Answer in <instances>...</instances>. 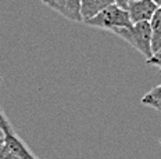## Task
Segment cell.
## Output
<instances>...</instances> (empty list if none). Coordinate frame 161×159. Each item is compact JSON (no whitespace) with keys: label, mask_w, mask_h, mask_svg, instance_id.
Listing matches in <instances>:
<instances>
[{"label":"cell","mask_w":161,"mask_h":159,"mask_svg":"<svg viewBox=\"0 0 161 159\" xmlns=\"http://www.w3.org/2000/svg\"><path fill=\"white\" fill-rule=\"evenodd\" d=\"M118 38L126 43H129L132 47H135L143 57L150 59L154 55L153 53V31L150 22H137L130 28H121L114 31Z\"/></svg>","instance_id":"obj_1"},{"label":"cell","mask_w":161,"mask_h":159,"mask_svg":"<svg viewBox=\"0 0 161 159\" xmlns=\"http://www.w3.org/2000/svg\"><path fill=\"white\" fill-rule=\"evenodd\" d=\"M85 24L93 26V28L107 29L110 32H114L121 28H130L133 25V22L130 21L128 8H124L121 6L115 4V3H113L93 18L85 21Z\"/></svg>","instance_id":"obj_2"},{"label":"cell","mask_w":161,"mask_h":159,"mask_svg":"<svg viewBox=\"0 0 161 159\" xmlns=\"http://www.w3.org/2000/svg\"><path fill=\"white\" fill-rule=\"evenodd\" d=\"M0 122H2V130L4 131V147L10 152L17 155L19 159H38L29 151V148L25 145V142L14 133L11 123L6 118V115L3 114V111H0Z\"/></svg>","instance_id":"obj_3"},{"label":"cell","mask_w":161,"mask_h":159,"mask_svg":"<svg viewBox=\"0 0 161 159\" xmlns=\"http://www.w3.org/2000/svg\"><path fill=\"white\" fill-rule=\"evenodd\" d=\"M126 8H128L130 21L133 24L150 22L158 8V4L154 0H133V2H129Z\"/></svg>","instance_id":"obj_4"},{"label":"cell","mask_w":161,"mask_h":159,"mask_svg":"<svg viewBox=\"0 0 161 159\" xmlns=\"http://www.w3.org/2000/svg\"><path fill=\"white\" fill-rule=\"evenodd\" d=\"M46 6H49L52 10H54L56 13L69 21H82L80 0H49Z\"/></svg>","instance_id":"obj_5"},{"label":"cell","mask_w":161,"mask_h":159,"mask_svg":"<svg viewBox=\"0 0 161 159\" xmlns=\"http://www.w3.org/2000/svg\"><path fill=\"white\" fill-rule=\"evenodd\" d=\"M114 0H80V14L82 21H88L103 11L106 7L113 4Z\"/></svg>","instance_id":"obj_6"},{"label":"cell","mask_w":161,"mask_h":159,"mask_svg":"<svg viewBox=\"0 0 161 159\" xmlns=\"http://www.w3.org/2000/svg\"><path fill=\"white\" fill-rule=\"evenodd\" d=\"M150 25L153 31V53H157L161 49V7L157 8Z\"/></svg>","instance_id":"obj_7"},{"label":"cell","mask_w":161,"mask_h":159,"mask_svg":"<svg viewBox=\"0 0 161 159\" xmlns=\"http://www.w3.org/2000/svg\"><path fill=\"white\" fill-rule=\"evenodd\" d=\"M142 104L157 111H161V85L153 87L142 97Z\"/></svg>","instance_id":"obj_8"},{"label":"cell","mask_w":161,"mask_h":159,"mask_svg":"<svg viewBox=\"0 0 161 159\" xmlns=\"http://www.w3.org/2000/svg\"><path fill=\"white\" fill-rule=\"evenodd\" d=\"M147 64L153 65V67L158 68L160 71H161V49L157 53H154V55L150 59H147Z\"/></svg>","instance_id":"obj_9"},{"label":"cell","mask_w":161,"mask_h":159,"mask_svg":"<svg viewBox=\"0 0 161 159\" xmlns=\"http://www.w3.org/2000/svg\"><path fill=\"white\" fill-rule=\"evenodd\" d=\"M129 2H130V0H114V3H115V4H118V6H121V7H124V8L128 7Z\"/></svg>","instance_id":"obj_10"},{"label":"cell","mask_w":161,"mask_h":159,"mask_svg":"<svg viewBox=\"0 0 161 159\" xmlns=\"http://www.w3.org/2000/svg\"><path fill=\"white\" fill-rule=\"evenodd\" d=\"M4 144V131L0 129V145Z\"/></svg>","instance_id":"obj_11"},{"label":"cell","mask_w":161,"mask_h":159,"mask_svg":"<svg viewBox=\"0 0 161 159\" xmlns=\"http://www.w3.org/2000/svg\"><path fill=\"white\" fill-rule=\"evenodd\" d=\"M154 2H156L157 4H158V7H161V0H154Z\"/></svg>","instance_id":"obj_12"},{"label":"cell","mask_w":161,"mask_h":159,"mask_svg":"<svg viewBox=\"0 0 161 159\" xmlns=\"http://www.w3.org/2000/svg\"><path fill=\"white\" fill-rule=\"evenodd\" d=\"M40 2H43V3H45V4H46V3H47L49 0H40Z\"/></svg>","instance_id":"obj_13"},{"label":"cell","mask_w":161,"mask_h":159,"mask_svg":"<svg viewBox=\"0 0 161 159\" xmlns=\"http://www.w3.org/2000/svg\"><path fill=\"white\" fill-rule=\"evenodd\" d=\"M0 111H2V109H0ZM0 129H2V122H0Z\"/></svg>","instance_id":"obj_14"},{"label":"cell","mask_w":161,"mask_h":159,"mask_svg":"<svg viewBox=\"0 0 161 159\" xmlns=\"http://www.w3.org/2000/svg\"><path fill=\"white\" fill-rule=\"evenodd\" d=\"M130 2H133V0H130Z\"/></svg>","instance_id":"obj_15"}]
</instances>
